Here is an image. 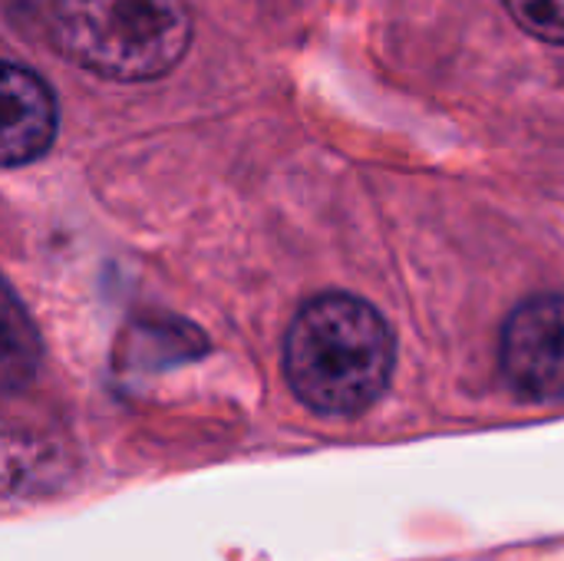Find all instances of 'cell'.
Segmentation results:
<instances>
[{
  "label": "cell",
  "mask_w": 564,
  "mask_h": 561,
  "mask_svg": "<svg viewBox=\"0 0 564 561\" xmlns=\"http://www.w3.org/2000/svg\"><path fill=\"white\" fill-rule=\"evenodd\" d=\"M506 7L525 33L564 46V0H506Z\"/></svg>",
  "instance_id": "cell-6"
},
{
  "label": "cell",
  "mask_w": 564,
  "mask_h": 561,
  "mask_svg": "<svg viewBox=\"0 0 564 561\" xmlns=\"http://www.w3.org/2000/svg\"><path fill=\"white\" fill-rule=\"evenodd\" d=\"M56 139V99L43 76L0 60V165H26Z\"/></svg>",
  "instance_id": "cell-4"
},
{
  "label": "cell",
  "mask_w": 564,
  "mask_h": 561,
  "mask_svg": "<svg viewBox=\"0 0 564 561\" xmlns=\"http://www.w3.org/2000/svg\"><path fill=\"white\" fill-rule=\"evenodd\" d=\"M502 374L529 400H564V294L522 301L499 344Z\"/></svg>",
  "instance_id": "cell-3"
},
{
  "label": "cell",
  "mask_w": 564,
  "mask_h": 561,
  "mask_svg": "<svg viewBox=\"0 0 564 561\" xmlns=\"http://www.w3.org/2000/svg\"><path fill=\"white\" fill-rule=\"evenodd\" d=\"M397 360L383 314L354 294L311 298L288 327L284 374L294 397L324 417L367 410L390 384Z\"/></svg>",
  "instance_id": "cell-1"
},
{
  "label": "cell",
  "mask_w": 564,
  "mask_h": 561,
  "mask_svg": "<svg viewBox=\"0 0 564 561\" xmlns=\"http://www.w3.org/2000/svg\"><path fill=\"white\" fill-rule=\"evenodd\" d=\"M40 331L13 288L0 278V390L26 387L40 367Z\"/></svg>",
  "instance_id": "cell-5"
},
{
  "label": "cell",
  "mask_w": 564,
  "mask_h": 561,
  "mask_svg": "<svg viewBox=\"0 0 564 561\" xmlns=\"http://www.w3.org/2000/svg\"><path fill=\"white\" fill-rule=\"evenodd\" d=\"M53 40L96 76L145 83L185 56L192 17L185 0H56Z\"/></svg>",
  "instance_id": "cell-2"
}]
</instances>
